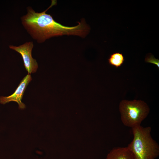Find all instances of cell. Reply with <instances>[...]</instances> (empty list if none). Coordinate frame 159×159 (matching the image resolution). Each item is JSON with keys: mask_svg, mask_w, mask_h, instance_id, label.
<instances>
[{"mask_svg": "<svg viewBox=\"0 0 159 159\" xmlns=\"http://www.w3.org/2000/svg\"><path fill=\"white\" fill-rule=\"evenodd\" d=\"M33 47L32 42H26L19 46L12 45L9 48L19 53L21 55L24 63V66L28 72V74L35 72L38 67L36 60L32 55V51Z\"/></svg>", "mask_w": 159, "mask_h": 159, "instance_id": "cell-4", "label": "cell"}, {"mask_svg": "<svg viewBox=\"0 0 159 159\" xmlns=\"http://www.w3.org/2000/svg\"><path fill=\"white\" fill-rule=\"evenodd\" d=\"M52 0L51 5L46 10L36 12L32 8L28 9L27 13L21 19L23 25L32 36L42 42L52 37L64 35H77L82 37L84 33L83 25L80 23L75 26L69 27L62 25L54 21L46 12L56 4Z\"/></svg>", "mask_w": 159, "mask_h": 159, "instance_id": "cell-1", "label": "cell"}, {"mask_svg": "<svg viewBox=\"0 0 159 159\" xmlns=\"http://www.w3.org/2000/svg\"><path fill=\"white\" fill-rule=\"evenodd\" d=\"M133 138L127 146L135 159H155L159 155V146L152 138L150 127L141 125L132 128Z\"/></svg>", "mask_w": 159, "mask_h": 159, "instance_id": "cell-2", "label": "cell"}, {"mask_svg": "<svg viewBox=\"0 0 159 159\" xmlns=\"http://www.w3.org/2000/svg\"><path fill=\"white\" fill-rule=\"evenodd\" d=\"M119 110L122 122L125 126L131 128L141 125L150 110L146 103L136 100H122L120 104Z\"/></svg>", "mask_w": 159, "mask_h": 159, "instance_id": "cell-3", "label": "cell"}, {"mask_svg": "<svg viewBox=\"0 0 159 159\" xmlns=\"http://www.w3.org/2000/svg\"><path fill=\"white\" fill-rule=\"evenodd\" d=\"M106 159H135L132 152L127 148H113L108 154Z\"/></svg>", "mask_w": 159, "mask_h": 159, "instance_id": "cell-6", "label": "cell"}, {"mask_svg": "<svg viewBox=\"0 0 159 159\" xmlns=\"http://www.w3.org/2000/svg\"><path fill=\"white\" fill-rule=\"evenodd\" d=\"M125 59L122 54L119 52L111 54L108 59L109 63L116 68L120 67L123 64Z\"/></svg>", "mask_w": 159, "mask_h": 159, "instance_id": "cell-7", "label": "cell"}, {"mask_svg": "<svg viewBox=\"0 0 159 159\" xmlns=\"http://www.w3.org/2000/svg\"><path fill=\"white\" fill-rule=\"evenodd\" d=\"M32 80L30 74H28L21 81L12 94L7 97L1 96L0 97V103L1 104H5L10 101H15L18 103L19 109H24L25 108V105L21 102V100L27 86Z\"/></svg>", "mask_w": 159, "mask_h": 159, "instance_id": "cell-5", "label": "cell"}, {"mask_svg": "<svg viewBox=\"0 0 159 159\" xmlns=\"http://www.w3.org/2000/svg\"><path fill=\"white\" fill-rule=\"evenodd\" d=\"M145 61L146 62L155 64L158 68H159V60L158 59H155L153 55H150L147 56L145 58Z\"/></svg>", "mask_w": 159, "mask_h": 159, "instance_id": "cell-8", "label": "cell"}]
</instances>
